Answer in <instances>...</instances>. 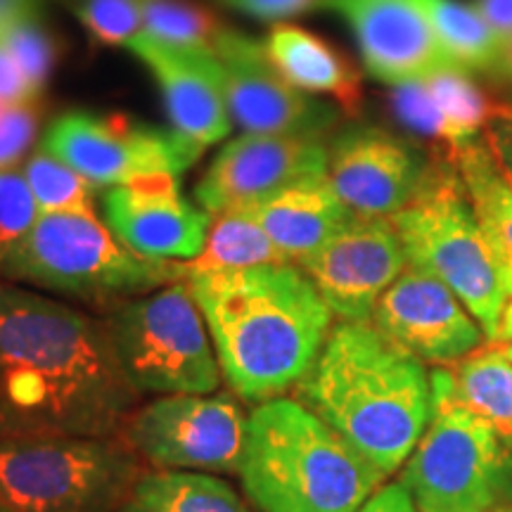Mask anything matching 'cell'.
<instances>
[{
  "mask_svg": "<svg viewBox=\"0 0 512 512\" xmlns=\"http://www.w3.org/2000/svg\"><path fill=\"white\" fill-rule=\"evenodd\" d=\"M140 396L105 318L0 285V441L121 437Z\"/></svg>",
  "mask_w": 512,
  "mask_h": 512,
  "instance_id": "obj_1",
  "label": "cell"
},
{
  "mask_svg": "<svg viewBox=\"0 0 512 512\" xmlns=\"http://www.w3.org/2000/svg\"><path fill=\"white\" fill-rule=\"evenodd\" d=\"M200 306L235 396L280 399L313 368L332 330V311L309 275L294 264L235 271H190Z\"/></svg>",
  "mask_w": 512,
  "mask_h": 512,
  "instance_id": "obj_2",
  "label": "cell"
},
{
  "mask_svg": "<svg viewBox=\"0 0 512 512\" xmlns=\"http://www.w3.org/2000/svg\"><path fill=\"white\" fill-rule=\"evenodd\" d=\"M299 387V401L384 475L406 465L432 420V377L373 323H342Z\"/></svg>",
  "mask_w": 512,
  "mask_h": 512,
  "instance_id": "obj_3",
  "label": "cell"
},
{
  "mask_svg": "<svg viewBox=\"0 0 512 512\" xmlns=\"http://www.w3.org/2000/svg\"><path fill=\"white\" fill-rule=\"evenodd\" d=\"M384 477L302 401L280 396L249 413L240 479L259 512H356Z\"/></svg>",
  "mask_w": 512,
  "mask_h": 512,
  "instance_id": "obj_4",
  "label": "cell"
},
{
  "mask_svg": "<svg viewBox=\"0 0 512 512\" xmlns=\"http://www.w3.org/2000/svg\"><path fill=\"white\" fill-rule=\"evenodd\" d=\"M0 275L110 311L181 283L188 278V264L131 252L95 214H41L22 245L0 261Z\"/></svg>",
  "mask_w": 512,
  "mask_h": 512,
  "instance_id": "obj_5",
  "label": "cell"
},
{
  "mask_svg": "<svg viewBox=\"0 0 512 512\" xmlns=\"http://www.w3.org/2000/svg\"><path fill=\"white\" fill-rule=\"evenodd\" d=\"M392 223L408 264L451 287L482 325L486 339L498 342L510 302L508 275L479 226L451 155L427 166L418 195L392 216Z\"/></svg>",
  "mask_w": 512,
  "mask_h": 512,
  "instance_id": "obj_6",
  "label": "cell"
},
{
  "mask_svg": "<svg viewBox=\"0 0 512 512\" xmlns=\"http://www.w3.org/2000/svg\"><path fill=\"white\" fill-rule=\"evenodd\" d=\"M432 377V420L401 472L420 512H496L512 505V448L453 392L451 370Z\"/></svg>",
  "mask_w": 512,
  "mask_h": 512,
  "instance_id": "obj_7",
  "label": "cell"
},
{
  "mask_svg": "<svg viewBox=\"0 0 512 512\" xmlns=\"http://www.w3.org/2000/svg\"><path fill=\"white\" fill-rule=\"evenodd\" d=\"M143 472L124 437L0 441V501L12 512H119Z\"/></svg>",
  "mask_w": 512,
  "mask_h": 512,
  "instance_id": "obj_8",
  "label": "cell"
},
{
  "mask_svg": "<svg viewBox=\"0 0 512 512\" xmlns=\"http://www.w3.org/2000/svg\"><path fill=\"white\" fill-rule=\"evenodd\" d=\"M114 354L140 394H214L221 384L207 320L188 278L105 313Z\"/></svg>",
  "mask_w": 512,
  "mask_h": 512,
  "instance_id": "obj_9",
  "label": "cell"
},
{
  "mask_svg": "<svg viewBox=\"0 0 512 512\" xmlns=\"http://www.w3.org/2000/svg\"><path fill=\"white\" fill-rule=\"evenodd\" d=\"M121 437L152 470L240 475L249 415L228 394H169L138 406Z\"/></svg>",
  "mask_w": 512,
  "mask_h": 512,
  "instance_id": "obj_10",
  "label": "cell"
},
{
  "mask_svg": "<svg viewBox=\"0 0 512 512\" xmlns=\"http://www.w3.org/2000/svg\"><path fill=\"white\" fill-rule=\"evenodd\" d=\"M41 147L86 176L95 188H114L138 178L181 176L202 147L162 128L138 124L124 114L69 112L55 119Z\"/></svg>",
  "mask_w": 512,
  "mask_h": 512,
  "instance_id": "obj_11",
  "label": "cell"
},
{
  "mask_svg": "<svg viewBox=\"0 0 512 512\" xmlns=\"http://www.w3.org/2000/svg\"><path fill=\"white\" fill-rule=\"evenodd\" d=\"M297 266L309 275L332 316L368 323L382 294L408 268V256L392 219L354 216Z\"/></svg>",
  "mask_w": 512,
  "mask_h": 512,
  "instance_id": "obj_12",
  "label": "cell"
},
{
  "mask_svg": "<svg viewBox=\"0 0 512 512\" xmlns=\"http://www.w3.org/2000/svg\"><path fill=\"white\" fill-rule=\"evenodd\" d=\"M328 159L320 133H242L209 164L195 200L211 216L247 207L302 178L328 174Z\"/></svg>",
  "mask_w": 512,
  "mask_h": 512,
  "instance_id": "obj_13",
  "label": "cell"
},
{
  "mask_svg": "<svg viewBox=\"0 0 512 512\" xmlns=\"http://www.w3.org/2000/svg\"><path fill=\"white\" fill-rule=\"evenodd\" d=\"M214 55L230 117L245 133H323L337 121L335 107L294 88L278 72L264 43L223 27Z\"/></svg>",
  "mask_w": 512,
  "mask_h": 512,
  "instance_id": "obj_14",
  "label": "cell"
},
{
  "mask_svg": "<svg viewBox=\"0 0 512 512\" xmlns=\"http://www.w3.org/2000/svg\"><path fill=\"white\" fill-rule=\"evenodd\" d=\"M370 323L399 347L430 363L463 361L486 337L451 287L411 264L382 294Z\"/></svg>",
  "mask_w": 512,
  "mask_h": 512,
  "instance_id": "obj_15",
  "label": "cell"
},
{
  "mask_svg": "<svg viewBox=\"0 0 512 512\" xmlns=\"http://www.w3.org/2000/svg\"><path fill=\"white\" fill-rule=\"evenodd\" d=\"M176 178L155 174L105 192L102 214L121 245L164 261H192L202 254L211 214L185 200Z\"/></svg>",
  "mask_w": 512,
  "mask_h": 512,
  "instance_id": "obj_16",
  "label": "cell"
},
{
  "mask_svg": "<svg viewBox=\"0 0 512 512\" xmlns=\"http://www.w3.org/2000/svg\"><path fill=\"white\" fill-rule=\"evenodd\" d=\"M427 164L401 138L375 126H351L330 143L328 176L356 216L392 219L425 181Z\"/></svg>",
  "mask_w": 512,
  "mask_h": 512,
  "instance_id": "obj_17",
  "label": "cell"
},
{
  "mask_svg": "<svg viewBox=\"0 0 512 512\" xmlns=\"http://www.w3.org/2000/svg\"><path fill=\"white\" fill-rule=\"evenodd\" d=\"M323 8L347 19L368 74L389 86L425 79L444 69H463L441 46L415 0H325Z\"/></svg>",
  "mask_w": 512,
  "mask_h": 512,
  "instance_id": "obj_18",
  "label": "cell"
},
{
  "mask_svg": "<svg viewBox=\"0 0 512 512\" xmlns=\"http://www.w3.org/2000/svg\"><path fill=\"white\" fill-rule=\"evenodd\" d=\"M164 93L171 126L197 147L223 140L233 128L221 64L214 53L185 50L143 36L131 48Z\"/></svg>",
  "mask_w": 512,
  "mask_h": 512,
  "instance_id": "obj_19",
  "label": "cell"
},
{
  "mask_svg": "<svg viewBox=\"0 0 512 512\" xmlns=\"http://www.w3.org/2000/svg\"><path fill=\"white\" fill-rule=\"evenodd\" d=\"M238 211L259 223L294 264L316 252L356 216L339 200L328 174L302 178Z\"/></svg>",
  "mask_w": 512,
  "mask_h": 512,
  "instance_id": "obj_20",
  "label": "cell"
},
{
  "mask_svg": "<svg viewBox=\"0 0 512 512\" xmlns=\"http://www.w3.org/2000/svg\"><path fill=\"white\" fill-rule=\"evenodd\" d=\"M266 55L299 91L332 95L347 114L361 107V74L328 41L297 24H275L268 34Z\"/></svg>",
  "mask_w": 512,
  "mask_h": 512,
  "instance_id": "obj_21",
  "label": "cell"
},
{
  "mask_svg": "<svg viewBox=\"0 0 512 512\" xmlns=\"http://www.w3.org/2000/svg\"><path fill=\"white\" fill-rule=\"evenodd\" d=\"M467 197L475 209L486 240L501 261L505 275H512V181L496 162L486 138H475L451 152ZM512 294V292H510Z\"/></svg>",
  "mask_w": 512,
  "mask_h": 512,
  "instance_id": "obj_22",
  "label": "cell"
},
{
  "mask_svg": "<svg viewBox=\"0 0 512 512\" xmlns=\"http://www.w3.org/2000/svg\"><path fill=\"white\" fill-rule=\"evenodd\" d=\"M119 512H252L233 486L207 472L147 470Z\"/></svg>",
  "mask_w": 512,
  "mask_h": 512,
  "instance_id": "obj_23",
  "label": "cell"
},
{
  "mask_svg": "<svg viewBox=\"0 0 512 512\" xmlns=\"http://www.w3.org/2000/svg\"><path fill=\"white\" fill-rule=\"evenodd\" d=\"M451 377L458 401L512 448V361L505 347L475 351L458 361Z\"/></svg>",
  "mask_w": 512,
  "mask_h": 512,
  "instance_id": "obj_24",
  "label": "cell"
},
{
  "mask_svg": "<svg viewBox=\"0 0 512 512\" xmlns=\"http://www.w3.org/2000/svg\"><path fill=\"white\" fill-rule=\"evenodd\" d=\"M271 264H294L280 252L268 233L247 214L233 209L211 216L207 245L197 259L188 261L190 271H235Z\"/></svg>",
  "mask_w": 512,
  "mask_h": 512,
  "instance_id": "obj_25",
  "label": "cell"
},
{
  "mask_svg": "<svg viewBox=\"0 0 512 512\" xmlns=\"http://www.w3.org/2000/svg\"><path fill=\"white\" fill-rule=\"evenodd\" d=\"M430 19L441 46L463 69H496L501 41L484 24L472 3L460 0H415Z\"/></svg>",
  "mask_w": 512,
  "mask_h": 512,
  "instance_id": "obj_26",
  "label": "cell"
},
{
  "mask_svg": "<svg viewBox=\"0 0 512 512\" xmlns=\"http://www.w3.org/2000/svg\"><path fill=\"white\" fill-rule=\"evenodd\" d=\"M427 93L437 105L441 117L456 133L458 147L479 138V131H486L496 117H503V110L486 98L482 88L467 76L465 69H444L422 79ZM456 147V150H458Z\"/></svg>",
  "mask_w": 512,
  "mask_h": 512,
  "instance_id": "obj_27",
  "label": "cell"
},
{
  "mask_svg": "<svg viewBox=\"0 0 512 512\" xmlns=\"http://www.w3.org/2000/svg\"><path fill=\"white\" fill-rule=\"evenodd\" d=\"M145 36L166 46L214 53L223 24L192 0H143Z\"/></svg>",
  "mask_w": 512,
  "mask_h": 512,
  "instance_id": "obj_28",
  "label": "cell"
},
{
  "mask_svg": "<svg viewBox=\"0 0 512 512\" xmlns=\"http://www.w3.org/2000/svg\"><path fill=\"white\" fill-rule=\"evenodd\" d=\"M22 171L41 214H95V185L46 147H38Z\"/></svg>",
  "mask_w": 512,
  "mask_h": 512,
  "instance_id": "obj_29",
  "label": "cell"
},
{
  "mask_svg": "<svg viewBox=\"0 0 512 512\" xmlns=\"http://www.w3.org/2000/svg\"><path fill=\"white\" fill-rule=\"evenodd\" d=\"M0 43L15 57L24 76L38 93H43L55 64V46L48 29L43 27L41 5L17 12L0 27Z\"/></svg>",
  "mask_w": 512,
  "mask_h": 512,
  "instance_id": "obj_30",
  "label": "cell"
},
{
  "mask_svg": "<svg viewBox=\"0 0 512 512\" xmlns=\"http://www.w3.org/2000/svg\"><path fill=\"white\" fill-rule=\"evenodd\" d=\"M76 15L95 41L133 48L145 36L143 0H76Z\"/></svg>",
  "mask_w": 512,
  "mask_h": 512,
  "instance_id": "obj_31",
  "label": "cell"
},
{
  "mask_svg": "<svg viewBox=\"0 0 512 512\" xmlns=\"http://www.w3.org/2000/svg\"><path fill=\"white\" fill-rule=\"evenodd\" d=\"M41 209L19 166L0 171V261L34 230Z\"/></svg>",
  "mask_w": 512,
  "mask_h": 512,
  "instance_id": "obj_32",
  "label": "cell"
},
{
  "mask_svg": "<svg viewBox=\"0 0 512 512\" xmlns=\"http://www.w3.org/2000/svg\"><path fill=\"white\" fill-rule=\"evenodd\" d=\"M41 124V102L0 105V171L22 162Z\"/></svg>",
  "mask_w": 512,
  "mask_h": 512,
  "instance_id": "obj_33",
  "label": "cell"
},
{
  "mask_svg": "<svg viewBox=\"0 0 512 512\" xmlns=\"http://www.w3.org/2000/svg\"><path fill=\"white\" fill-rule=\"evenodd\" d=\"M219 3L226 5V8L242 12V15L280 24L285 22V19L323 8L325 0H219Z\"/></svg>",
  "mask_w": 512,
  "mask_h": 512,
  "instance_id": "obj_34",
  "label": "cell"
},
{
  "mask_svg": "<svg viewBox=\"0 0 512 512\" xmlns=\"http://www.w3.org/2000/svg\"><path fill=\"white\" fill-rule=\"evenodd\" d=\"M41 98V93L31 86L15 57L0 43V105H24Z\"/></svg>",
  "mask_w": 512,
  "mask_h": 512,
  "instance_id": "obj_35",
  "label": "cell"
},
{
  "mask_svg": "<svg viewBox=\"0 0 512 512\" xmlns=\"http://www.w3.org/2000/svg\"><path fill=\"white\" fill-rule=\"evenodd\" d=\"M472 8L484 19V24L494 31L501 46L512 41V0H472Z\"/></svg>",
  "mask_w": 512,
  "mask_h": 512,
  "instance_id": "obj_36",
  "label": "cell"
},
{
  "mask_svg": "<svg viewBox=\"0 0 512 512\" xmlns=\"http://www.w3.org/2000/svg\"><path fill=\"white\" fill-rule=\"evenodd\" d=\"M356 512H420L408 489L399 484L380 486Z\"/></svg>",
  "mask_w": 512,
  "mask_h": 512,
  "instance_id": "obj_37",
  "label": "cell"
},
{
  "mask_svg": "<svg viewBox=\"0 0 512 512\" xmlns=\"http://www.w3.org/2000/svg\"><path fill=\"white\" fill-rule=\"evenodd\" d=\"M486 143L494 152L496 162L501 164L505 176L512 181V110L503 117H496L486 126Z\"/></svg>",
  "mask_w": 512,
  "mask_h": 512,
  "instance_id": "obj_38",
  "label": "cell"
},
{
  "mask_svg": "<svg viewBox=\"0 0 512 512\" xmlns=\"http://www.w3.org/2000/svg\"><path fill=\"white\" fill-rule=\"evenodd\" d=\"M31 5H41V0H0V27L15 17L17 12L31 8Z\"/></svg>",
  "mask_w": 512,
  "mask_h": 512,
  "instance_id": "obj_39",
  "label": "cell"
},
{
  "mask_svg": "<svg viewBox=\"0 0 512 512\" xmlns=\"http://www.w3.org/2000/svg\"><path fill=\"white\" fill-rule=\"evenodd\" d=\"M496 72L512 79V41L503 46L501 57H498V64H496Z\"/></svg>",
  "mask_w": 512,
  "mask_h": 512,
  "instance_id": "obj_40",
  "label": "cell"
},
{
  "mask_svg": "<svg viewBox=\"0 0 512 512\" xmlns=\"http://www.w3.org/2000/svg\"><path fill=\"white\" fill-rule=\"evenodd\" d=\"M510 292H512V275H510ZM510 339H512V294H510L508 309H505V313H503L501 337H498V342H510Z\"/></svg>",
  "mask_w": 512,
  "mask_h": 512,
  "instance_id": "obj_41",
  "label": "cell"
},
{
  "mask_svg": "<svg viewBox=\"0 0 512 512\" xmlns=\"http://www.w3.org/2000/svg\"><path fill=\"white\" fill-rule=\"evenodd\" d=\"M0 512H12L10 508H8V505H5L3 501H0Z\"/></svg>",
  "mask_w": 512,
  "mask_h": 512,
  "instance_id": "obj_42",
  "label": "cell"
},
{
  "mask_svg": "<svg viewBox=\"0 0 512 512\" xmlns=\"http://www.w3.org/2000/svg\"><path fill=\"white\" fill-rule=\"evenodd\" d=\"M505 351H508V356H510V361H512V344H508V347H505Z\"/></svg>",
  "mask_w": 512,
  "mask_h": 512,
  "instance_id": "obj_43",
  "label": "cell"
},
{
  "mask_svg": "<svg viewBox=\"0 0 512 512\" xmlns=\"http://www.w3.org/2000/svg\"><path fill=\"white\" fill-rule=\"evenodd\" d=\"M496 512H512V505H510V508H503V510H496Z\"/></svg>",
  "mask_w": 512,
  "mask_h": 512,
  "instance_id": "obj_44",
  "label": "cell"
},
{
  "mask_svg": "<svg viewBox=\"0 0 512 512\" xmlns=\"http://www.w3.org/2000/svg\"><path fill=\"white\" fill-rule=\"evenodd\" d=\"M510 342H512V339H510Z\"/></svg>",
  "mask_w": 512,
  "mask_h": 512,
  "instance_id": "obj_45",
  "label": "cell"
}]
</instances>
